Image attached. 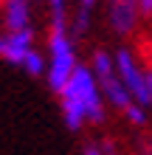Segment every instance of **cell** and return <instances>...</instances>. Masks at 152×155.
<instances>
[{
  "label": "cell",
  "mask_w": 152,
  "mask_h": 155,
  "mask_svg": "<svg viewBox=\"0 0 152 155\" xmlns=\"http://www.w3.org/2000/svg\"><path fill=\"white\" fill-rule=\"evenodd\" d=\"M82 155H113L110 147H96V144H87V147L82 150Z\"/></svg>",
  "instance_id": "10"
},
{
  "label": "cell",
  "mask_w": 152,
  "mask_h": 155,
  "mask_svg": "<svg viewBox=\"0 0 152 155\" xmlns=\"http://www.w3.org/2000/svg\"><path fill=\"white\" fill-rule=\"evenodd\" d=\"M138 0H110L107 6V23H110V31L115 37H130L132 31L138 28Z\"/></svg>",
  "instance_id": "6"
},
{
  "label": "cell",
  "mask_w": 152,
  "mask_h": 155,
  "mask_svg": "<svg viewBox=\"0 0 152 155\" xmlns=\"http://www.w3.org/2000/svg\"><path fill=\"white\" fill-rule=\"evenodd\" d=\"M90 71H93V76H96V82H99V87H102L104 102L110 104V107H115L118 113H124V118H127L130 124L144 127L147 118H149L147 116V107H141L135 99L130 96V90L121 85L118 74H115L113 54L110 51H96L93 59H90Z\"/></svg>",
  "instance_id": "2"
},
{
  "label": "cell",
  "mask_w": 152,
  "mask_h": 155,
  "mask_svg": "<svg viewBox=\"0 0 152 155\" xmlns=\"http://www.w3.org/2000/svg\"><path fill=\"white\" fill-rule=\"evenodd\" d=\"M147 90H149V102H152V71H147Z\"/></svg>",
  "instance_id": "12"
},
{
  "label": "cell",
  "mask_w": 152,
  "mask_h": 155,
  "mask_svg": "<svg viewBox=\"0 0 152 155\" xmlns=\"http://www.w3.org/2000/svg\"><path fill=\"white\" fill-rule=\"evenodd\" d=\"M31 51H34V28L0 34V59H6L8 65L23 68V62Z\"/></svg>",
  "instance_id": "5"
},
{
  "label": "cell",
  "mask_w": 152,
  "mask_h": 155,
  "mask_svg": "<svg viewBox=\"0 0 152 155\" xmlns=\"http://www.w3.org/2000/svg\"><path fill=\"white\" fill-rule=\"evenodd\" d=\"M113 62H115V74H118L121 85L130 90V96L135 99L141 107H152L149 102V90H147V71H141L138 59L132 57V51L127 45L113 51Z\"/></svg>",
  "instance_id": "4"
},
{
  "label": "cell",
  "mask_w": 152,
  "mask_h": 155,
  "mask_svg": "<svg viewBox=\"0 0 152 155\" xmlns=\"http://www.w3.org/2000/svg\"><path fill=\"white\" fill-rule=\"evenodd\" d=\"M76 65H79V59H76V45H73V37H70V28L68 25H51L45 79H48V87L57 96L65 87V82L70 79V74L76 71Z\"/></svg>",
  "instance_id": "3"
},
{
  "label": "cell",
  "mask_w": 152,
  "mask_h": 155,
  "mask_svg": "<svg viewBox=\"0 0 152 155\" xmlns=\"http://www.w3.org/2000/svg\"><path fill=\"white\" fill-rule=\"evenodd\" d=\"M59 110L62 121L70 133H79L85 124H104L107 102L96 82L90 65H76V71L59 90Z\"/></svg>",
  "instance_id": "1"
},
{
  "label": "cell",
  "mask_w": 152,
  "mask_h": 155,
  "mask_svg": "<svg viewBox=\"0 0 152 155\" xmlns=\"http://www.w3.org/2000/svg\"><path fill=\"white\" fill-rule=\"evenodd\" d=\"M79 6H82V8H93L96 0H79Z\"/></svg>",
  "instance_id": "13"
},
{
  "label": "cell",
  "mask_w": 152,
  "mask_h": 155,
  "mask_svg": "<svg viewBox=\"0 0 152 155\" xmlns=\"http://www.w3.org/2000/svg\"><path fill=\"white\" fill-rule=\"evenodd\" d=\"M149 152H152V141H149Z\"/></svg>",
  "instance_id": "14"
},
{
  "label": "cell",
  "mask_w": 152,
  "mask_h": 155,
  "mask_svg": "<svg viewBox=\"0 0 152 155\" xmlns=\"http://www.w3.org/2000/svg\"><path fill=\"white\" fill-rule=\"evenodd\" d=\"M48 14H51V25H70L68 20V0H45Z\"/></svg>",
  "instance_id": "7"
},
{
  "label": "cell",
  "mask_w": 152,
  "mask_h": 155,
  "mask_svg": "<svg viewBox=\"0 0 152 155\" xmlns=\"http://www.w3.org/2000/svg\"><path fill=\"white\" fill-rule=\"evenodd\" d=\"M45 68H48V59H42V54L34 48L28 57H25V62H23V71L25 74H31V76H42L45 74Z\"/></svg>",
  "instance_id": "8"
},
{
  "label": "cell",
  "mask_w": 152,
  "mask_h": 155,
  "mask_svg": "<svg viewBox=\"0 0 152 155\" xmlns=\"http://www.w3.org/2000/svg\"><path fill=\"white\" fill-rule=\"evenodd\" d=\"M70 28V37H82V34L90 28V8H82L79 6V12L73 17V25H68Z\"/></svg>",
  "instance_id": "9"
},
{
  "label": "cell",
  "mask_w": 152,
  "mask_h": 155,
  "mask_svg": "<svg viewBox=\"0 0 152 155\" xmlns=\"http://www.w3.org/2000/svg\"><path fill=\"white\" fill-rule=\"evenodd\" d=\"M138 14L141 17H152V0H138Z\"/></svg>",
  "instance_id": "11"
}]
</instances>
